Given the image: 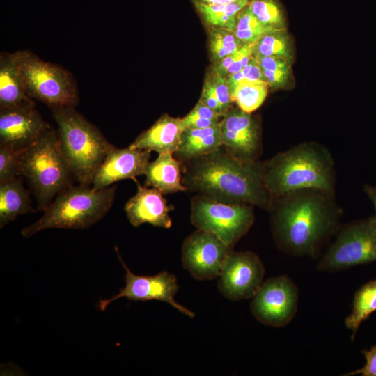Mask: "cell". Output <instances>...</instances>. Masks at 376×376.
<instances>
[{"mask_svg":"<svg viewBox=\"0 0 376 376\" xmlns=\"http://www.w3.org/2000/svg\"><path fill=\"white\" fill-rule=\"evenodd\" d=\"M271 228L276 244L295 256L315 257L340 227L343 211L335 194L304 189L274 198Z\"/></svg>","mask_w":376,"mask_h":376,"instance_id":"obj_1","label":"cell"},{"mask_svg":"<svg viewBox=\"0 0 376 376\" xmlns=\"http://www.w3.org/2000/svg\"><path fill=\"white\" fill-rule=\"evenodd\" d=\"M185 163L187 190L226 203H245L269 211L274 198L264 181V162L239 159L224 148Z\"/></svg>","mask_w":376,"mask_h":376,"instance_id":"obj_2","label":"cell"},{"mask_svg":"<svg viewBox=\"0 0 376 376\" xmlns=\"http://www.w3.org/2000/svg\"><path fill=\"white\" fill-rule=\"evenodd\" d=\"M264 181L274 199L304 189L335 194V162L323 145L301 143L264 162Z\"/></svg>","mask_w":376,"mask_h":376,"instance_id":"obj_3","label":"cell"},{"mask_svg":"<svg viewBox=\"0 0 376 376\" xmlns=\"http://www.w3.org/2000/svg\"><path fill=\"white\" fill-rule=\"evenodd\" d=\"M52 110L60 149L72 175L80 184L91 185L97 169L115 146L75 107Z\"/></svg>","mask_w":376,"mask_h":376,"instance_id":"obj_4","label":"cell"},{"mask_svg":"<svg viewBox=\"0 0 376 376\" xmlns=\"http://www.w3.org/2000/svg\"><path fill=\"white\" fill-rule=\"evenodd\" d=\"M116 186L95 189L90 185L72 186L60 192L37 221L24 228L29 238L49 228L84 229L102 219L114 201Z\"/></svg>","mask_w":376,"mask_h":376,"instance_id":"obj_5","label":"cell"},{"mask_svg":"<svg viewBox=\"0 0 376 376\" xmlns=\"http://www.w3.org/2000/svg\"><path fill=\"white\" fill-rule=\"evenodd\" d=\"M72 175L61 153L56 130L50 127L22 152L19 175L26 178L41 211L71 185Z\"/></svg>","mask_w":376,"mask_h":376,"instance_id":"obj_6","label":"cell"},{"mask_svg":"<svg viewBox=\"0 0 376 376\" xmlns=\"http://www.w3.org/2000/svg\"><path fill=\"white\" fill-rule=\"evenodd\" d=\"M13 55L30 98L51 109L77 105L78 90L70 72L42 60L29 49L17 50Z\"/></svg>","mask_w":376,"mask_h":376,"instance_id":"obj_7","label":"cell"},{"mask_svg":"<svg viewBox=\"0 0 376 376\" xmlns=\"http://www.w3.org/2000/svg\"><path fill=\"white\" fill-rule=\"evenodd\" d=\"M376 261V216L340 226L317 264V269L337 272Z\"/></svg>","mask_w":376,"mask_h":376,"instance_id":"obj_8","label":"cell"},{"mask_svg":"<svg viewBox=\"0 0 376 376\" xmlns=\"http://www.w3.org/2000/svg\"><path fill=\"white\" fill-rule=\"evenodd\" d=\"M253 205L226 203L197 195L192 198L191 221L233 247L254 223Z\"/></svg>","mask_w":376,"mask_h":376,"instance_id":"obj_9","label":"cell"},{"mask_svg":"<svg viewBox=\"0 0 376 376\" xmlns=\"http://www.w3.org/2000/svg\"><path fill=\"white\" fill-rule=\"evenodd\" d=\"M251 311L260 323L273 327L288 325L298 308L299 289L286 275L269 278L251 298Z\"/></svg>","mask_w":376,"mask_h":376,"instance_id":"obj_10","label":"cell"},{"mask_svg":"<svg viewBox=\"0 0 376 376\" xmlns=\"http://www.w3.org/2000/svg\"><path fill=\"white\" fill-rule=\"evenodd\" d=\"M116 251L125 270V285L112 297L100 300L98 305L100 311H104L113 301L125 297L130 301H136L150 300L164 301L170 304L180 313L189 318H194L195 314L193 311L178 304L175 299L178 290V284L174 274L167 271L160 272L153 276L134 274L123 261L117 247H116Z\"/></svg>","mask_w":376,"mask_h":376,"instance_id":"obj_11","label":"cell"},{"mask_svg":"<svg viewBox=\"0 0 376 376\" xmlns=\"http://www.w3.org/2000/svg\"><path fill=\"white\" fill-rule=\"evenodd\" d=\"M265 275L264 265L257 254L231 251L218 276V289L226 299H251L258 290Z\"/></svg>","mask_w":376,"mask_h":376,"instance_id":"obj_12","label":"cell"},{"mask_svg":"<svg viewBox=\"0 0 376 376\" xmlns=\"http://www.w3.org/2000/svg\"><path fill=\"white\" fill-rule=\"evenodd\" d=\"M232 248L215 235L197 229L183 242L182 266L196 280H212L219 276Z\"/></svg>","mask_w":376,"mask_h":376,"instance_id":"obj_13","label":"cell"},{"mask_svg":"<svg viewBox=\"0 0 376 376\" xmlns=\"http://www.w3.org/2000/svg\"><path fill=\"white\" fill-rule=\"evenodd\" d=\"M251 113L233 107L221 117V145L239 159L256 161L263 150L261 132L258 120Z\"/></svg>","mask_w":376,"mask_h":376,"instance_id":"obj_14","label":"cell"},{"mask_svg":"<svg viewBox=\"0 0 376 376\" xmlns=\"http://www.w3.org/2000/svg\"><path fill=\"white\" fill-rule=\"evenodd\" d=\"M49 127L34 106L0 109V145L24 150Z\"/></svg>","mask_w":376,"mask_h":376,"instance_id":"obj_15","label":"cell"},{"mask_svg":"<svg viewBox=\"0 0 376 376\" xmlns=\"http://www.w3.org/2000/svg\"><path fill=\"white\" fill-rule=\"evenodd\" d=\"M150 156L149 150L134 149L129 146L125 148L115 147L97 169L92 187L100 189L121 180H135L136 177L144 175Z\"/></svg>","mask_w":376,"mask_h":376,"instance_id":"obj_16","label":"cell"},{"mask_svg":"<svg viewBox=\"0 0 376 376\" xmlns=\"http://www.w3.org/2000/svg\"><path fill=\"white\" fill-rule=\"evenodd\" d=\"M135 181L137 182V191L125 206L130 223L134 227L150 224L156 227L170 228L172 225L169 214L171 207L163 194L155 188L142 186Z\"/></svg>","mask_w":376,"mask_h":376,"instance_id":"obj_17","label":"cell"},{"mask_svg":"<svg viewBox=\"0 0 376 376\" xmlns=\"http://www.w3.org/2000/svg\"><path fill=\"white\" fill-rule=\"evenodd\" d=\"M182 132L180 118L164 114L150 127L142 132L129 147L155 151L158 154H175Z\"/></svg>","mask_w":376,"mask_h":376,"instance_id":"obj_18","label":"cell"},{"mask_svg":"<svg viewBox=\"0 0 376 376\" xmlns=\"http://www.w3.org/2000/svg\"><path fill=\"white\" fill-rule=\"evenodd\" d=\"M35 106L25 91L13 53H0V109Z\"/></svg>","mask_w":376,"mask_h":376,"instance_id":"obj_19","label":"cell"},{"mask_svg":"<svg viewBox=\"0 0 376 376\" xmlns=\"http://www.w3.org/2000/svg\"><path fill=\"white\" fill-rule=\"evenodd\" d=\"M182 162L173 153L159 154L153 162H149L144 175L145 186L152 187L162 194L184 191L187 188L182 182Z\"/></svg>","mask_w":376,"mask_h":376,"instance_id":"obj_20","label":"cell"},{"mask_svg":"<svg viewBox=\"0 0 376 376\" xmlns=\"http://www.w3.org/2000/svg\"><path fill=\"white\" fill-rule=\"evenodd\" d=\"M220 147L219 123L210 127L185 129L175 155L178 160L184 163L210 154Z\"/></svg>","mask_w":376,"mask_h":376,"instance_id":"obj_21","label":"cell"},{"mask_svg":"<svg viewBox=\"0 0 376 376\" xmlns=\"http://www.w3.org/2000/svg\"><path fill=\"white\" fill-rule=\"evenodd\" d=\"M19 177L0 184V228L18 216L36 212Z\"/></svg>","mask_w":376,"mask_h":376,"instance_id":"obj_22","label":"cell"},{"mask_svg":"<svg viewBox=\"0 0 376 376\" xmlns=\"http://www.w3.org/2000/svg\"><path fill=\"white\" fill-rule=\"evenodd\" d=\"M250 0H239L226 4H193L204 26L225 28L234 31L239 13L246 7Z\"/></svg>","mask_w":376,"mask_h":376,"instance_id":"obj_23","label":"cell"},{"mask_svg":"<svg viewBox=\"0 0 376 376\" xmlns=\"http://www.w3.org/2000/svg\"><path fill=\"white\" fill-rule=\"evenodd\" d=\"M221 118L233 107V100L226 79L210 66L207 70L198 100Z\"/></svg>","mask_w":376,"mask_h":376,"instance_id":"obj_24","label":"cell"},{"mask_svg":"<svg viewBox=\"0 0 376 376\" xmlns=\"http://www.w3.org/2000/svg\"><path fill=\"white\" fill-rule=\"evenodd\" d=\"M376 311V279L370 281L354 293L351 313L345 319L346 328L351 331L353 341L361 323Z\"/></svg>","mask_w":376,"mask_h":376,"instance_id":"obj_25","label":"cell"},{"mask_svg":"<svg viewBox=\"0 0 376 376\" xmlns=\"http://www.w3.org/2000/svg\"><path fill=\"white\" fill-rule=\"evenodd\" d=\"M207 29L208 50L212 65L237 51L244 45L233 30L215 27Z\"/></svg>","mask_w":376,"mask_h":376,"instance_id":"obj_26","label":"cell"},{"mask_svg":"<svg viewBox=\"0 0 376 376\" xmlns=\"http://www.w3.org/2000/svg\"><path fill=\"white\" fill-rule=\"evenodd\" d=\"M269 88L263 81H242L231 93L232 100L240 109L252 113L263 104Z\"/></svg>","mask_w":376,"mask_h":376,"instance_id":"obj_27","label":"cell"},{"mask_svg":"<svg viewBox=\"0 0 376 376\" xmlns=\"http://www.w3.org/2000/svg\"><path fill=\"white\" fill-rule=\"evenodd\" d=\"M252 54L253 56H279L291 61V46L285 29L263 35L253 44Z\"/></svg>","mask_w":376,"mask_h":376,"instance_id":"obj_28","label":"cell"},{"mask_svg":"<svg viewBox=\"0 0 376 376\" xmlns=\"http://www.w3.org/2000/svg\"><path fill=\"white\" fill-rule=\"evenodd\" d=\"M278 29L261 24L247 6L239 13L234 31L243 44H254L265 33Z\"/></svg>","mask_w":376,"mask_h":376,"instance_id":"obj_29","label":"cell"},{"mask_svg":"<svg viewBox=\"0 0 376 376\" xmlns=\"http://www.w3.org/2000/svg\"><path fill=\"white\" fill-rule=\"evenodd\" d=\"M248 7L263 25L275 29H285L283 10L277 0H250Z\"/></svg>","mask_w":376,"mask_h":376,"instance_id":"obj_30","label":"cell"},{"mask_svg":"<svg viewBox=\"0 0 376 376\" xmlns=\"http://www.w3.org/2000/svg\"><path fill=\"white\" fill-rule=\"evenodd\" d=\"M221 118L215 111L198 100L191 111L181 118V125L183 130L190 127L205 128L219 124Z\"/></svg>","mask_w":376,"mask_h":376,"instance_id":"obj_31","label":"cell"},{"mask_svg":"<svg viewBox=\"0 0 376 376\" xmlns=\"http://www.w3.org/2000/svg\"><path fill=\"white\" fill-rule=\"evenodd\" d=\"M22 152L0 145V184L20 176Z\"/></svg>","mask_w":376,"mask_h":376,"instance_id":"obj_32","label":"cell"},{"mask_svg":"<svg viewBox=\"0 0 376 376\" xmlns=\"http://www.w3.org/2000/svg\"><path fill=\"white\" fill-rule=\"evenodd\" d=\"M226 79L230 94L235 87L242 81H263L266 82L263 70L253 56L242 70Z\"/></svg>","mask_w":376,"mask_h":376,"instance_id":"obj_33","label":"cell"},{"mask_svg":"<svg viewBox=\"0 0 376 376\" xmlns=\"http://www.w3.org/2000/svg\"><path fill=\"white\" fill-rule=\"evenodd\" d=\"M262 70H291V61L279 56H253Z\"/></svg>","mask_w":376,"mask_h":376,"instance_id":"obj_34","label":"cell"},{"mask_svg":"<svg viewBox=\"0 0 376 376\" xmlns=\"http://www.w3.org/2000/svg\"><path fill=\"white\" fill-rule=\"evenodd\" d=\"M366 359L365 365L356 370L344 374V376L360 375L361 376H376V345L370 350H362Z\"/></svg>","mask_w":376,"mask_h":376,"instance_id":"obj_35","label":"cell"},{"mask_svg":"<svg viewBox=\"0 0 376 376\" xmlns=\"http://www.w3.org/2000/svg\"><path fill=\"white\" fill-rule=\"evenodd\" d=\"M262 70L269 87L274 90L283 88L288 83L291 73V70Z\"/></svg>","mask_w":376,"mask_h":376,"instance_id":"obj_36","label":"cell"},{"mask_svg":"<svg viewBox=\"0 0 376 376\" xmlns=\"http://www.w3.org/2000/svg\"><path fill=\"white\" fill-rule=\"evenodd\" d=\"M363 191L372 202L375 209V215L376 216V185H366L363 187Z\"/></svg>","mask_w":376,"mask_h":376,"instance_id":"obj_37","label":"cell"},{"mask_svg":"<svg viewBox=\"0 0 376 376\" xmlns=\"http://www.w3.org/2000/svg\"><path fill=\"white\" fill-rule=\"evenodd\" d=\"M193 4H226L235 2L239 0H191Z\"/></svg>","mask_w":376,"mask_h":376,"instance_id":"obj_38","label":"cell"}]
</instances>
